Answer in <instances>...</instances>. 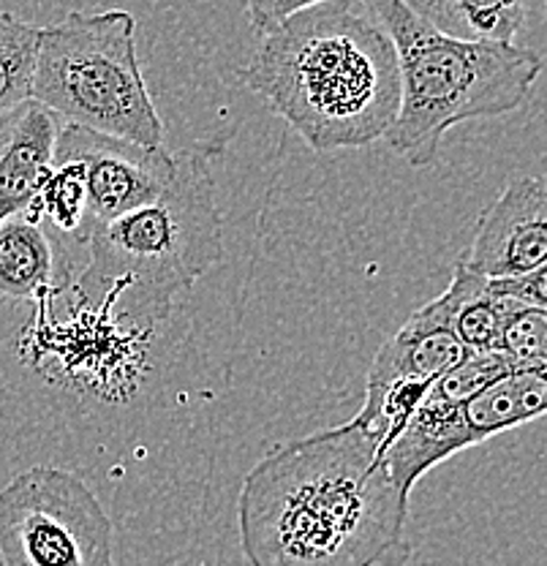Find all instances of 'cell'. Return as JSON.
<instances>
[{"instance_id": "cell-6", "label": "cell", "mask_w": 547, "mask_h": 566, "mask_svg": "<svg viewBox=\"0 0 547 566\" xmlns=\"http://www.w3.org/2000/svg\"><path fill=\"white\" fill-rule=\"evenodd\" d=\"M112 517L74 471L31 465L0 488L3 566H115Z\"/></svg>"}, {"instance_id": "cell-18", "label": "cell", "mask_w": 547, "mask_h": 566, "mask_svg": "<svg viewBox=\"0 0 547 566\" xmlns=\"http://www.w3.org/2000/svg\"><path fill=\"white\" fill-rule=\"evenodd\" d=\"M496 352L512 370H547V308L509 311Z\"/></svg>"}, {"instance_id": "cell-2", "label": "cell", "mask_w": 547, "mask_h": 566, "mask_svg": "<svg viewBox=\"0 0 547 566\" xmlns=\"http://www.w3.org/2000/svg\"><path fill=\"white\" fill-rule=\"evenodd\" d=\"M240 82L316 153L385 139L401 104L396 46L362 0L297 11L262 35Z\"/></svg>"}, {"instance_id": "cell-11", "label": "cell", "mask_w": 547, "mask_h": 566, "mask_svg": "<svg viewBox=\"0 0 547 566\" xmlns=\"http://www.w3.org/2000/svg\"><path fill=\"white\" fill-rule=\"evenodd\" d=\"M466 354L461 340L439 322L431 305L425 303L376 352L365 389H385L390 385H403V381L431 387L446 370L455 368Z\"/></svg>"}, {"instance_id": "cell-19", "label": "cell", "mask_w": 547, "mask_h": 566, "mask_svg": "<svg viewBox=\"0 0 547 566\" xmlns=\"http://www.w3.org/2000/svg\"><path fill=\"white\" fill-rule=\"evenodd\" d=\"M240 3H243L245 14H249V25L254 28L259 35H267L273 33L275 28L284 25L290 17L297 14V11L327 3V0H240Z\"/></svg>"}, {"instance_id": "cell-14", "label": "cell", "mask_w": 547, "mask_h": 566, "mask_svg": "<svg viewBox=\"0 0 547 566\" xmlns=\"http://www.w3.org/2000/svg\"><path fill=\"white\" fill-rule=\"evenodd\" d=\"M50 238L39 221L25 212L0 223V297L6 300H41L52 289Z\"/></svg>"}, {"instance_id": "cell-4", "label": "cell", "mask_w": 547, "mask_h": 566, "mask_svg": "<svg viewBox=\"0 0 547 566\" xmlns=\"http://www.w3.org/2000/svg\"><path fill=\"white\" fill-rule=\"evenodd\" d=\"M365 3L396 46L401 104L385 139L411 167L436 161L441 139L457 123L515 112L543 74L534 50L446 35L403 0Z\"/></svg>"}, {"instance_id": "cell-1", "label": "cell", "mask_w": 547, "mask_h": 566, "mask_svg": "<svg viewBox=\"0 0 547 566\" xmlns=\"http://www.w3.org/2000/svg\"><path fill=\"white\" fill-rule=\"evenodd\" d=\"M249 566H406L409 495L355 422L299 436L245 474L238 501Z\"/></svg>"}, {"instance_id": "cell-13", "label": "cell", "mask_w": 547, "mask_h": 566, "mask_svg": "<svg viewBox=\"0 0 547 566\" xmlns=\"http://www.w3.org/2000/svg\"><path fill=\"white\" fill-rule=\"evenodd\" d=\"M547 409V370H507L463 403L476 444L539 420Z\"/></svg>"}, {"instance_id": "cell-10", "label": "cell", "mask_w": 547, "mask_h": 566, "mask_svg": "<svg viewBox=\"0 0 547 566\" xmlns=\"http://www.w3.org/2000/svg\"><path fill=\"white\" fill-rule=\"evenodd\" d=\"M57 128V117L31 98L0 115V223L28 216L52 167Z\"/></svg>"}, {"instance_id": "cell-9", "label": "cell", "mask_w": 547, "mask_h": 566, "mask_svg": "<svg viewBox=\"0 0 547 566\" xmlns=\"http://www.w3.org/2000/svg\"><path fill=\"white\" fill-rule=\"evenodd\" d=\"M463 403L466 400L450 398L436 385H431L414 415L406 420L401 433L381 452L387 471L403 495L411 499V491L428 471L476 447L472 428L463 415Z\"/></svg>"}, {"instance_id": "cell-15", "label": "cell", "mask_w": 547, "mask_h": 566, "mask_svg": "<svg viewBox=\"0 0 547 566\" xmlns=\"http://www.w3.org/2000/svg\"><path fill=\"white\" fill-rule=\"evenodd\" d=\"M436 31L469 41L515 44L526 22L523 0H403Z\"/></svg>"}, {"instance_id": "cell-20", "label": "cell", "mask_w": 547, "mask_h": 566, "mask_svg": "<svg viewBox=\"0 0 547 566\" xmlns=\"http://www.w3.org/2000/svg\"><path fill=\"white\" fill-rule=\"evenodd\" d=\"M0 566H3V562H0Z\"/></svg>"}, {"instance_id": "cell-5", "label": "cell", "mask_w": 547, "mask_h": 566, "mask_svg": "<svg viewBox=\"0 0 547 566\" xmlns=\"http://www.w3.org/2000/svg\"><path fill=\"white\" fill-rule=\"evenodd\" d=\"M31 102L72 126L147 147L164 142V120L139 69L137 20L123 9L72 11L41 28Z\"/></svg>"}, {"instance_id": "cell-17", "label": "cell", "mask_w": 547, "mask_h": 566, "mask_svg": "<svg viewBox=\"0 0 547 566\" xmlns=\"http://www.w3.org/2000/svg\"><path fill=\"white\" fill-rule=\"evenodd\" d=\"M41 28L0 11V115L31 98Z\"/></svg>"}, {"instance_id": "cell-8", "label": "cell", "mask_w": 547, "mask_h": 566, "mask_svg": "<svg viewBox=\"0 0 547 566\" xmlns=\"http://www.w3.org/2000/svg\"><path fill=\"white\" fill-rule=\"evenodd\" d=\"M485 279H512L547 262V188L543 177H520L480 216L472 245L461 256Z\"/></svg>"}, {"instance_id": "cell-3", "label": "cell", "mask_w": 547, "mask_h": 566, "mask_svg": "<svg viewBox=\"0 0 547 566\" xmlns=\"http://www.w3.org/2000/svg\"><path fill=\"white\" fill-rule=\"evenodd\" d=\"M74 297L91 316L134 329L167 322L175 303L223 259V221L204 150L175 153L161 193L104 223Z\"/></svg>"}, {"instance_id": "cell-7", "label": "cell", "mask_w": 547, "mask_h": 566, "mask_svg": "<svg viewBox=\"0 0 547 566\" xmlns=\"http://www.w3.org/2000/svg\"><path fill=\"white\" fill-rule=\"evenodd\" d=\"M55 161H74L87 197L91 234L123 212L150 202L175 175V153L66 123L57 128Z\"/></svg>"}, {"instance_id": "cell-16", "label": "cell", "mask_w": 547, "mask_h": 566, "mask_svg": "<svg viewBox=\"0 0 547 566\" xmlns=\"http://www.w3.org/2000/svg\"><path fill=\"white\" fill-rule=\"evenodd\" d=\"M28 218L39 223L50 221L57 232L76 240V243L91 240L85 182H82V172L74 161H55L52 158L50 172L41 180Z\"/></svg>"}, {"instance_id": "cell-12", "label": "cell", "mask_w": 547, "mask_h": 566, "mask_svg": "<svg viewBox=\"0 0 547 566\" xmlns=\"http://www.w3.org/2000/svg\"><path fill=\"white\" fill-rule=\"evenodd\" d=\"M428 305L466 352H496L504 318L509 311L523 308L515 300L498 294L491 279L474 273L461 259H457L450 286Z\"/></svg>"}]
</instances>
